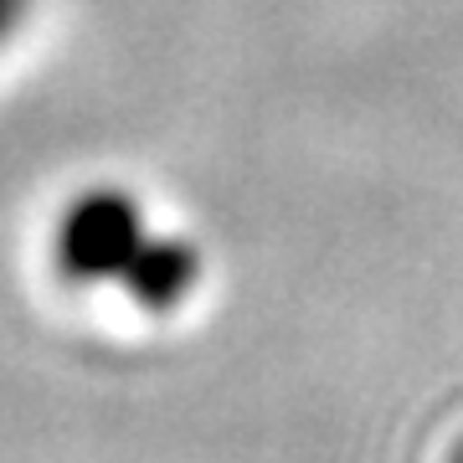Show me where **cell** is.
<instances>
[{
	"instance_id": "1",
	"label": "cell",
	"mask_w": 463,
	"mask_h": 463,
	"mask_svg": "<svg viewBox=\"0 0 463 463\" xmlns=\"http://www.w3.org/2000/svg\"><path fill=\"white\" fill-rule=\"evenodd\" d=\"M149 222L129 191L99 185L83 191L57 222V268L67 283H114L124 288L139 258L149 252Z\"/></svg>"
},
{
	"instance_id": "2",
	"label": "cell",
	"mask_w": 463,
	"mask_h": 463,
	"mask_svg": "<svg viewBox=\"0 0 463 463\" xmlns=\"http://www.w3.org/2000/svg\"><path fill=\"white\" fill-rule=\"evenodd\" d=\"M26 11H32V0H0V47H5V42L21 32Z\"/></svg>"
}]
</instances>
